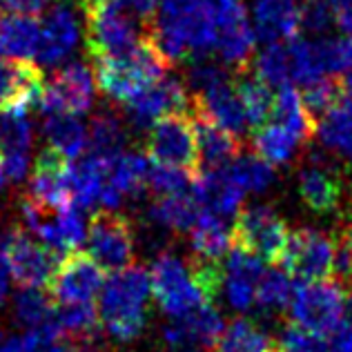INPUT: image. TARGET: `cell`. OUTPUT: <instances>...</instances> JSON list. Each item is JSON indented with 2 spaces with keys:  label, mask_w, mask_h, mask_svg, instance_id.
Segmentation results:
<instances>
[{
  "label": "cell",
  "mask_w": 352,
  "mask_h": 352,
  "mask_svg": "<svg viewBox=\"0 0 352 352\" xmlns=\"http://www.w3.org/2000/svg\"><path fill=\"white\" fill-rule=\"evenodd\" d=\"M145 36L165 63L176 65L214 50L217 23L208 0H161Z\"/></svg>",
  "instance_id": "obj_1"
},
{
  "label": "cell",
  "mask_w": 352,
  "mask_h": 352,
  "mask_svg": "<svg viewBox=\"0 0 352 352\" xmlns=\"http://www.w3.org/2000/svg\"><path fill=\"white\" fill-rule=\"evenodd\" d=\"M150 270L143 265H127L112 272L98 294L100 328L118 344H132L150 321Z\"/></svg>",
  "instance_id": "obj_2"
},
{
  "label": "cell",
  "mask_w": 352,
  "mask_h": 352,
  "mask_svg": "<svg viewBox=\"0 0 352 352\" xmlns=\"http://www.w3.org/2000/svg\"><path fill=\"white\" fill-rule=\"evenodd\" d=\"M91 63H94V74L100 91L116 103H125L150 82L165 76V69L170 67L156 54L147 36L134 52L123 54V56L96 58Z\"/></svg>",
  "instance_id": "obj_3"
},
{
  "label": "cell",
  "mask_w": 352,
  "mask_h": 352,
  "mask_svg": "<svg viewBox=\"0 0 352 352\" xmlns=\"http://www.w3.org/2000/svg\"><path fill=\"white\" fill-rule=\"evenodd\" d=\"M85 43L91 60L105 56H123L143 43L141 21L125 12L116 0H100L85 12Z\"/></svg>",
  "instance_id": "obj_4"
},
{
  "label": "cell",
  "mask_w": 352,
  "mask_h": 352,
  "mask_svg": "<svg viewBox=\"0 0 352 352\" xmlns=\"http://www.w3.org/2000/svg\"><path fill=\"white\" fill-rule=\"evenodd\" d=\"M60 263L58 252L23 228H12L0 236V265L21 288L50 283Z\"/></svg>",
  "instance_id": "obj_5"
},
{
  "label": "cell",
  "mask_w": 352,
  "mask_h": 352,
  "mask_svg": "<svg viewBox=\"0 0 352 352\" xmlns=\"http://www.w3.org/2000/svg\"><path fill=\"white\" fill-rule=\"evenodd\" d=\"M150 281L152 296L161 305V310L170 314L172 319L188 317L201 305L212 303L194 279L192 265L172 252H163L154 258L150 267Z\"/></svg>",
  "instance_id": "obj_6"
},
{
  "label": "cell",
  "mask_w": 352,
  "mask_h": 352,
  "mask_svg": "<svg viewBox=\"0 0 352 352\" xmlns=\"http://www.w3.org/2000/svg\"><path fill=\"white\" fill-rule=\"evenodd\" d=\"M290 312L296 326L326 337L344 323L346 292L337 281H308L294 290Z\"/></svg>",
  "instance_id": "obj_7"
},
{
  "label": "cell",
  "mask_w": 352,
  "mask_h": 352,
  "mask_svg": "<svg viewBox=\"0 0 352 352\" xmlns=\"http://www.w3.org/2000/svg\"><path fill=\"white\" fill-rule=\"evenodd\" d=\"M87 254L107 272H118L134 261L132 221L116 210H100L87 226Z\"/></svg>",
  "instance_id": "obj_8"
},
{
  "label": "cell",
  "mask_w": 352,
  "mask_h": 352,
  "mask_svg": "<svg viewBox=\"0 0 352 352\" xmlns=\"http://www.w3.org/2000/svg\"><path fill=\"white\" fill-rule=\"evenodd\" d=\"M288 226L267 206H252L243 212H239L234 228H232V241L234 245L245 250V252L258 256L261 261L276 263L288 245Z\"/></svg>",
  "instance_id": "obj_9"
},
{
  "label": "cell",
  "mask_w": 352,
  "mask_h": 352,
  "mask_svg": "<svg viewBox=\"0 0 352 352\" xmlns=\"http://www.w3.org/2000/svg\"><path fill=\"white\" fill-rule=\"evenodd\" d=\"M145 154L150 156L152 163L174 165V168H185L197 174L201 159L194 123L185 114L159 118L147 132Z\"/></svg>",
  "instance_id": "obj_10"
},
{
  "label": "cell",
  "mask_w": 352,
  "mask_h": 352,
  "mask_svg": "<svg viewBox=\"0 0 352 352\" xmlns=\"http://www.w3.org/2000/svg\"><path fill=\"white\" fill-rule=\"evenodd\" d=\"M337 261V241L319 230L301 228L296 232H290L288 245L281 256L292 279L301 281H321L335 272Z\"/></svg>",
  "instance_id": "obj_11"
},
{
  "label": "cell",
  "mask_w": 352,
  "mask_h": 352,
  "mask_svg": "<svg viewBox=\"0 0 352 352\" xmlns=\"http://www.w3.org/2000/svg\"><path fill=\"white\" fill-rule=\"evenodd\" d=\"M125 118L134 129H150L156 120L170 114H185L192 109V98L181 80L161 76L138 94L125 100Z\"/></svg>",
  "instance_id": "obj_12"
},
{
  "label": "cell",
  "mask_w": 352,
  "mask_h": 352,
  "mask_svg": "<svg viewBox=\"0 0 352 352\" xmlns=\"http://www.w3.org/2000/svg\"><path fill=\"white\" fill-rule=\"evenodd\" d=\"M34 206L43 210L60 212L74 208L72 203V165L67 156L54 147H45L38 154L30 179L27 197Z\"/></svg>",
  "instance_id": "obj_13"
},
{
  "label": "cell",
  "mask_w": 352,
  "mask_h": 352,
  "mask_svg": "<svg viewBox=\"0 0 352 352\" xmlns=\"http://www.w3.org/2000/svg\"><path fill=\"white\" fill-rule=\"evenodd\" d=\"M103 267L87 252L74 250L58 263L50 285L52 296L60 305L94 303L103 290Z\"/></svg>",
  "instance_id": "obj_14"
},
{
  "label": "cell",
  "mask_w": 352,
  "mask_h": 352,
  "mask_svg": "<svg viewBox=\"0 0 352 352\" xmlns=\"http://www.w3.org/2000/svg\"><path fill=\"white\" fill-rule=\"evenodd\" d=\"M94 105V72L85 63H67L45 82L41 112H67L74 116L87 114Z\"/></svg>",
  "instance_id": "obj_15"
},
{
  "label": "cell",
  "mask_w": 352,
  "mask_h": 352,
  "mask_svg": "<svg viewBox=\"0 0 352 352\" xmlns=\"http://www.w3.org/2000/svg\"><path fill=\"white\" fill-rule=\"evenodd\" d=\"M45 78L32 60L0 56V112H27L41 107Z\"/></svg>",
  "instance_id": "obj_16"
},
{
  "label": "cell",
  "mask_w": 352,
  "mask_h": 352,
  "mask_svg": "<svg viewBox=\"0 0 352 352\" xmlns=\"http://www.w3.org/2000/svg\"><path fill=\"white\" fill-rule=\"evenodd\" d=\"M76 3L56 0L41 21V45L38 58L43 65H58L76 50L80 41V23L76 18Z\"/></svg>",
  "instance_id": "obj_17"
},
{
  "label": "cell",
  "mask_w": 352,
  "mask_h": 352,
  "mask_svg": "<svg viewBox=\"0 0 352 352\" xmlns=\"http://www.w3.org/2000/svg\"><path fill=\"white\" fill-rule=\"evenodd\" d=\"M150 156L125 150L120 156H116L109 170V179L105 183L100 206L105 210H116L123 206L125 199H138L141 194L150 188Z\"/></svg>",
  "instance_id": "obj_18"
},
{
  "label": "cell",
  "mask_w": 352,
  "mask_h": 352,
  "mask_svg": "<svg viewBox=\"0 0 352 352\" xmlns=\"http://www.w3.org/2000/svg\"><path fill=\"white\" fill-rule=\"evenodd\" d=\"M243 190L232 181L226 168H206L194 174L192 197L203 212H212L217 217H236Z\"/></svg>",
  "instance_id": "obj_19"
},
{
  "label": "cell",
  "mask_w": 352,
  "mask_h": 352,
  "mask_svg": "<svg viewBox=\"0 0 352 352\" xmlns=\"http://www.w3.org/2000/svg\"><path fill=\"white\" fill-rule=\"evenodd\" d=\"M32 147V125L27 112H0V161L9 183H21L27 174Z\"/></svg>",
  "instance_id": "obj_20"
},
{
  "label": "cell",
  "mask_w": 352,
  "mask_h": 352,
  "mask_svg": "<svg viewBox=\"0 0 352 352\" xmlns=\"http://www.w3.org/2000/svg\"><path fill=\"white\" fill-rule=\"evenodd\" d=\"M263 261L245 250L234 248L223 265V292L230 308L239 312L250 310L256 303V285L263 274Z\"/></svg>",
  "instance_id": "obj_21"
},
{
  "label": "cell",
  "mask_w": 352,
  "mask_h": 352,
  "mask_svg": "<svg viewBox=\"0 0 352 352\" xmlns=\"http://www.w3.org/2000/svg\"><path fill=\"white\" fill-rule=\"evenodd\" d=\"M192 109L194 112L206 114L208 118L214 120L217 125L228 129V132H232L234 136L243 134L250 127L243 100H241L239 89L230 82V78L212 85L199 96H192Z\"/></svg>",
  "instance_id": "obj_22"
},
{
  "label": "cell",
  "mask_w": 352,
  "mask_h": 352,
  "mask_svg": "<svg viewBox=\"0 0 352 352\" xmlns=\"http://www.w3.org/2000/svg\"><path fill=\"white\" fill-rule=\"evenodd\" d=\"M299 194L314 214H332L346 206L348 188L335 170L308 165L299 174Z\"/></svg>",
  "instance_id": "obj_23"
},
{
  "label": "cell",
  "mask_w": 352,
  "mask_h": 352,
  "mask_svg": "<svg viewBox=\"0 0 352 352\" xmlns=\"http://www.w3.org/2000/svg\"><path fill=\"white\" fill-rule=\"evenodd\" d=\"M254 34L267 45L296 38L301 30L299 0H254Z\"/></svg>",
  "instance_id": "obj_24"
},
{
  "label": "cell",
  "mask_w": 352,
  "mask_h": 352,
  "mask_svg": "<svg viewBox=\"0 0 352 352\" xmlns=\"http://www.w3.org/2000/svg\"><path fill=\"white\" fill-rule=\"evenodd\" d=\"M41 45V21L34 14L5 12L0 16V56L30 60Z\"/></svg>",
  "instance_id": "obj_25"
},
{
  "label": "cell",
  "mask_w": 352,
  "mask_h": 352,
  "mask_svg": "<svg viewBox=\"0 0 352 352\" xmlns=\"http://www.w3.org/2000/svg\"><path fill=\"white\" fill-rule=\"evenodd\" d=\"M194 134H197L199 159L206 168H226L241 154L239 136L228 132L206 114L194 112Z\"/></svg>",
  "instance_id": "obj_26"
},
{
  "label": "cell",
  "mask_w": 352,
  "mask_h": 352,
  "mask_svg": "<svg viewBox=\"0 0 352 352\" xmlns=\"http://www.w3.org/2000/svg\"><path fill=\"white\" fill-rule=\"evenodd\" d=\"M112 163L114 161L82 154L72 168V203L78 210H89L100 203Z\"/></svg>",
  "instance_id": "obj_27"
},
{
  "label": "cell",
  "mask_w": 352,
  "mask_h": 352,
  "mask_svg": "<svg viewBox=\"0 0 352 352\" xmlns=\"http://www.w3.org/2000/svg\"><path fill=\"white\" fill-rule=\"evenodd\" d=\"M190 245L194 258L199 261H219L232 245V230L228 228L223 217L201 210L197 223L190 230Z\"/></svg>",
  "instance_id": "obj_28"
},
{
  "label": "cell",
  "mask_w": 352,
  "mask_h": 352,
  "mask_svg": "<svg viewBox=\"0 0 352 352\" xmlns=\"http://www.w3.org/2000/svg\"><path fill=\"white\" fill-rule=\"evenodd\" d=\"M314 134L330 152L352 159V96L344 94L326 114H321Z\"/></svg>",
  "instance_id": "obj_29"
},
{
  "label": "cell",
  "mask_w": 352,
  "mask_h": 352,
  "mask_svg": "<svg viewBox=\"0 0 352 352\" xmlns=\"http://www.w3.org/2000/svg\"><path fill=\"white\" fill-rule=\"evenodd\" d=\"M43 132L54 150L67 159H80L87 152V129L78 116L67 112H43Z\"/></svg>",
  "instance_id": "obj_30"
},
{
  "label": "cell",
  "mask_w": 352,
  "mask_h": 352,
  "mask_svg": "<svg viewBox=\"0 0 352 352\" xmlns=\"http://www.w3.org/2000/svg\"><path fill=\"white\" fill-rule=\"evenodd\" d=\"M199 214L201 208L197 206L194 197H188V194L159 197L147 210V217H150L154 226L172 230V232H190L192 226L197 223Z\"/></svg>",
  "instance_id": "obj_31"
},
{
  "label": "cell",
  "mask_w": 352,
  "mask_h": 352,
  "mask_svg": "<svg viewBox=\"0 0 352 352\" xmlns=\"http://www.w3.org/2000/svg\"><path fill=\"white\" fill-rule=\"evenodd\" d=\"M301 143L303 141L292 129L276 123V120H270V123H263L256 129L254 154H258L270 165H285L296 156V150H299Z\"/></svg>",
  "instance_id": "obj_32"
},
{
  "label": "cell",
  "mask_w": 352,
  "mask_h": 352,
  "mask_svg": "<svg viewBox=\"0 0 352 352\" xmlns=\"http://www.w3.org/2000/svg\"><path fill=\"white\" fill-rule=\"evenodd\" d=\"M127 134L123 129L120 118L112 112H100L91 118V125L87 129V152L98 159L114 161L116 156L125 152Z\"/></svg>",
  "instance_id": "obj_33"
},
{
  "label": "cell",
  "mask_w": 352,
  "mask_h": 352,
  "mask_svg": "<svg viewBox=\"0 0 352 352\" xmlns=\"http://www.w3.org/2000/svg\"><path fill=\"white\" fill-rule=\"evenodd\" d=\"M58 303L45 288H23L14 296V314L16 321L25 328H45L54 326ZM56 328V326H54ZM58 330V328H56Z\"/></svg>",
  "instance_id": "obj_34"
},
{
  "label": "cell",
  "mask_w": 352,
  "mask_h": 352,
  "mask_svg": "<svg viewBox=\"0 0 352 352\" xmlns=\"http://www.w3.org/2000/svg\"><path fill=\"white\" fill-rule=\"evenodd\" d=\"M272 120L292 129L301 141H310L314 136V127H317V120L305 109L303 96L292 85L279 87V94L274 96Z\"/></svg>",
  "instance_id": "obj_35"
},
{
  "label": "cell",
  "mask_w": 352,
  "mask_h": 352,
  "mask_svg": "<svg viewBox=\"0 0 352 352\" xmlns=\"http://www.w3.org/2000/svg\"><path fill=\"white\" fill-rule=\"evenodd\" d=\"M214 352H276V344L254 323L236 319L219 337Z\"/></svg>",
  "instance_id": "obj_36"
},
{
  "label": "cell",
  "mask_w": 352,
  "mask_h": 352,
  "mask_svg": "<svg viewBox=\"0 0 352 352\" xmlns=\"http://www.w3.org/2000/svg\"><path fill=\"white\" fill-rule=\"evenodd\" d=\"M254 76H258L263 82H267V85L276 89L285 85H294L292 56H290L288 41L270 43L258 54V58L254 63Z\"/></svg>",
  "instance_id": "obj_37"
},
{
  "label": "cell",
  "mask_w": 352,
  "mask_h": 352,
  "mask_svg": "<svg viewBox=\"0 0 352 352\" xmlns=\"http://www.w3.org/2000/svg\"><path fill=\"white\" fill-rule=\"evenodd\" d=\"M226 170L243 192H263L274 183V168L258 154H239Z\"/></svg>",
  "instance_id": "obj_38"
},
{
  "label": "cell",
  "mask_w": 352,
  "mask_h": 352,
  "mask_svg": "<svg viewBox=\"0 0 352 352\" xmlns=\"http://www.w3.org/2000/svg\"><path fill=\"white\" fill-rule=\"evenodd\" d=\"M236 89L241 94V100H243L248 125L258 129L267 118L272 116L274 94L270 91V85L263 82L258 76H248V78H243L239 82Z\"/></svg>",
  "instance_id": "obj_39"
},
{
  "label": "cell",
  "mask_w": 352,
  "mask_h": 352,
  "mask_svg": "<svg viewBox=\"0 0 352 352\" xmlns=\"http://www.w3.org/2000/svg\"><path fill=\"white\" fill-rule=\"evenodd\" d=\"M294 283L292 276L283 270H267L256 285V303L261 310H285L292 303Z\"/></svg>",
  "instance_id": "obj_40"
},
{
  "label": "cell",
  "mask_w": 352,
  "mask_h": 352,
  "mask_svg": "<svg viewBox=\"0 0 352 352\" xmlns=\"http://www.w3.org/2000/svg\"><path fill=\"white\" fill-rule=\"evenodd\" d=\"M194 172L185 168H174V165L154 163L150 170V188L159 197H170V194H188L192 192Z\"/></svg>",
  "instance_id": "obj_41"
},
{
  "label": "cell",
  "mask_w": 352,
  "mask_h": 352,
  "mask_svg": "<svg viewBox=\"0 0 352 352\" xmlns=\"http://www.w3.org/2000/svg\"><path fill=\"white\" fill-rule=\"evenodd\" d=\"M346 91L341 89V82L335 80V78H317L305 85V91H303V103H305V109L312 114V118L317 120L321 114H326L328 109L337 103V100L344 96Z\"/></svg>",
  "instance_id": "obj_42"
},
{
  "label": "cell",
  "mask_w": 352,
  "mask_h": 352,
  "mask_svg": "<svg viewBox=\"0 0 352 352\" xmlns=\"http://www.w3.org/2000/svg\"><path fill=\"white\" fill-rule=\"evenodd\" d=\"M276 352H332V348L323 339V335L292 323V326L281 330L279 341H276Z\"/></svg>",
  "instance_id": "obj_43"
},
{
  "label": "cell",
  "mask_w": 352,
  "mask_h": 352,
  "mask_svg": "<svg viewBox=\"0 0 352 352\" xmlns=\"http://www.w3.org/2000/svg\"><path fill=\"white\" fill-rule=\"evenodd\" d=\"M25 344H27V352H82L78 344L63 337L54 326L27 330Z\"/></svg>",
  "instance_id": "obj_44"
},
{
  "label": "cell",
  "mask_w": 352,
  "mask_h": 352,
  "mask_svg": "<svg viewBox=\"0 0 352 352\" xmlns=\"http://www.w3.org/2000/svg\"><path fill=\"white\" fill-rule=\"evenodd\" d=\"M335 21L332 7L321 3V0H308V5L301 7V27H305L308 32L321 34Z\"/></svg>",
  "instance_id": "obj_45"
},
{
  "label": "cell",
  "mask_w": 352,
  "mask_h": 352,
  "mask_svg": "<svg viewBox=\"0 0 352 352\" xmlns=\"http://www.w3.org/2000/svg\"><path fill=\"white\" fill-rule=\"evenodd\" d=\"M116 3L125 9V12H129L134 18H138L145 27L150 25V21L154 18L156 9H159L161 0H116Z\"/></svg>",
  "instance_id": "obj_46"
},
{
  "label": "cell",
  "mask_w": 352,
  "mask_h": 352,
  "mask_svg": "<svg viewBox=\"0 0 352 352\" xmlns=\"http://www.w3.org/2000/svg\"><path fill=\"white\" fill-rule=\"evenodd\" d=\"M332 352H352V323L344 321L335 330V339L330 344Z\"/></svg>",
  "instance_id": "obj_47"
},
{
  "label": "cell",
  "mask_w": 352,
  "mask_h": 352,
  "mask_svg": "<svg viewBox=\"0 0 352 352\" xmlns=\"http://www.w3.org/2000/svg\"><path fill=\"white\" fill-rule=\"evenodd\" d=\"M47 3H50V0H5V7H7V12L38 14Z\"/></svg>",
  "instance_id": "obj_48"
},
{
  "label": "cell",
  "mask_w": 352,
  "mask_h": 352,
  "mask_svg": "<svg viewBox=\"0 0 352 352\" xmlns=\"http://www.w3.org/2000/svg\"><path fill=\"white\" fill-rule=\"evenodd\" d=\"M0 352H27L25 335H0Z\"/></svg>",
  "instance_id": "obj_49"
},
{
  "label": "cell",
  "mask_w": 352,
  "mask_h": 352,
  "mask_svg": "<svg viewBox=\"0 0 352 352\" xmlns=\"http://www.w3.org/2000/svg\"><path fill=\"white\" fill-rule=\"evenodd\" d=\"M339 243L344 245L348 250V254L352 256V212H350V217L346 221V228H344V234H341L339 239Z\"/></svg>",
  "instance_id": "obj_50"
},
{
  "label": "cell",
  "mask_w": 352,
  "mask_h": 352,
  "mask_svg": "<svg viewBox=\"0 0 352 352\" xmlns=\"http://www.w3.org/2000/svg\"><path fill=\"white\" fill-rule=\"evenodd\" d=\"M339 82H341V89H344L348 96H352V65L339 76Z\"/></svg>",
  "instance_id": "obj_51"
},
{
  "label": "cell",
  "mask_w": 352,
  "mask_h": 352,
  "mask_svg": "<svg viewBox=\"0 0 352 352\" xmlns=\"http://www.w3.org/2000/svg\"><path fill=\"white\" fill-rule=\"evenodd\" d=\"M5 299H7V270L0 265V308H3Z\"/></svg>",
  "instance_id": "obj_52"
},
{
  "label": "cell",
  "mask_w": 352,
  "mask_h": 352,
  "mask_svg": "<svg viewBox=\"0 0 352 352\" xmlns=\"http://www.w3.org/2000/svg\"><path fill=\"white\" fill-rule=\"evenodd\" d=\"M3 181H5V172H3V161H0V190H3Z\"/></svg>",
  "instance_id": "obj_53"
},
{
  "label": "cell",
  "mask_w": 352,
  "mask_h": 352,
  "mask_svg": "<svg viewBox=\"0 0 352 352\" xmlns=\"http://www.w3.org/2000/svg\"><path fill=\"white\" fill-rule=\"evenodd\" d=\"M350 283H352V281H350Z\"/></svg>",
  "instance_id": "obj_54"
}]
</instances>
